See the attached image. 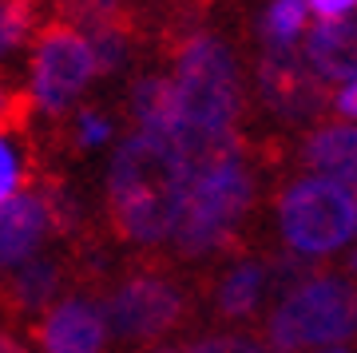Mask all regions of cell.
Instances as JSON below:
<instances>
[{"label": "cell", "mask_w": 357, "mask_h": 353, "mask_svg": "<svg viewBox=\"0 0 357 353\" xmlns=\"http://www.w3.org/2000/svg\"><path fill=\"white\" fill-rule=\"evenodd\" d=\"M195 167L159 135L135 131L112 155L107 202L115 230L131 242H163L175 234Z\"/></svg>", "instance_id": "1"}, {"label": "cell", "mask_w": 357, "mask_h": 353, "mask_svg": "<svg viewBox=\"0 0 357 353\" xmlns=\"http://www.w3.org/2000/svg\"><path fill=\"white\" fill-rule=\"evenodd\" d=\"M171 88L178 103V131L171 139L191 167L234 155V115H238V72L230 52L215 36H191L175 56Z\"/></svg>", "instance_id": "2"}, {"label": "cell", "mask_w": 357, "mask_h": 353, "mask_svg": "<svg viewBox=\"0 0 357 353\" xmlns=\"http://www.w3.org/2000/svg\"><path fill=\"white\" fill-rule=\"evenodd\" d=\"M250 202H255V179L238 155H222L215 163L195 167L171 242L183 254H211L234 234Z\"/></svg>", "instance_id": "3"}, {"label": "cell", "mask_w": 357, "mask_h": 353, "mask_svg": "<svg viewBox=\"0 0 357 353\" xmlns=\"http://www.w3.org/2000/svg\"><path fill=\"white\" fill-rule=\"evenodd\" d=\"M282 239L294 254H333L357 234V195L337 179H298L278 202Z\"/></svg>", "instance_id": "4"}, {"label": "cell", "mask_w": 357, "mask_h": 353, "mask_svg": "<svg viewBox=\"0 0 357 353\" xmlns=\"http://www.w3.org/2000/svg\"><path fill=\"white\" fill-rule=\"evenodd\" d=\"M357 326V294L342 278H306L270 314V345L282 353L337 345Z\"/></svg>", "instance_id": "5"}, {"label": "cell", "mask_w": 357, "mask_h": 353, "mask_svg": "<svg viewBox=\"0 0 357 353\" xmlns=\"http://www.w3.org/2000/svg\"><path fill=\"white\" fill-rule=\"evenodd\" d=\"M96 72L100 68H96V52H91L88 36L72 24H48L36 36V48H32L28 96L40 112L56 115L88 88Z\"/></svg>", "instance_id": "6"}, {"label": "cell", "mask_w": 357, "mask_h": 353, "mask_svg": "<svg viewBox=\"0 0 357 353\" xmlns=\"http://www.w3.org/2000/svg\"><path fill=\"white\" fill-rule=\"evenodd\" d=\"M321 72L310 63L306 48L286 44L266 48L258 63V91L282 119H314L326 107V84Z\"/></svg>", "instance_id": "7"}, {"label": "cell", "mask_w": 357, "mask_h": 353, "mask_svg": "<svg viewBox=\"0 0 357 353\" xmlns=\"http://www.w3.org/2000/svg\"><path fill=\"white\" fill-rule=\"evenodd\" d=\"M178 317H183V294L167 278H155V274L128 278L107 298V322H112V329L119 338L128 341L163 338Z\"/></svg>", "instance_id": "8"}, {"label": "cell", "mask_w": 357, "mask_h": 353, "mask_svg": "<svg viewBox=\"0 0 357 353\" xmlns=\"http://www.w3.org/2000/svg\"><path fill=\"white\" fill-rule=\"evenodd\" d=\"M107 329V306L91 298H64L36 322V345L40 353H103Z\"/></svg>", "instance_id": "9"}, {"label": "cell", "mask_w": 357, "mask_h": 353, "mask_svg": "<svg viewBox=\"0 0 357 353\" xmlns=\"http://www.w3.org/2000/svg\"><path fill=\"white\" fill-rule=\"evenodd\" d=\"M48 230H56L52 223V206L44 190H20L8 202H0V270L8 274L16 266H24L36 258L40 242L48 239Z\"/></svg>", "instance_id": "10"}, {"label": "cell", "mask_w": 357, "mask_h": 353, "mask_svg": "<svg viewBox=\"0 0 357 353\" xmlns=\"http://www.w3.org/2000/svg\"><path fill=\"white\" fill-rule=\"evenodd\" d=\"M306 56L326 80H354L357 76V13L342 20H318L306 36Z\"/></svg>", "instance_id": "11"}, {"label": "cell", "mask_w": 357, "mask_h": 353, "mask_svg": "<svg viewBox=\"0 0 357 353\" xmlns=\"http://www.w3.org/2000/svg\"><path fill=\"white\" fill-rule=\"evenodd\" d=\"M302 159L314 175L337 179L345 187H357V127L354 123H333L318 127L302 147Z\"/></svg>", "instance_id": "12"}, {"label": "cell", "mask_w": 357, "mask_h": 353, "mask_svg": "<svg viewBox=\"0 0 357 353\" xmlns=\"http://www.w3.org/2000/svg\"><path fill=\"white\" fill-rule=\"evenodd\" d=\"M131 115H135L139 131L159 135V139L171 143L175 131H178V103H175V88H171V80H163V76L139 80V84L131 88Z\"/></svg>", "instance_id": "13"}, {"label": "cell", "mask_w": 357, "mask_h": 353, "mask_svg": "<svg viewBox=\"0 0 357 353\" xmlns=\"http://www.w3.org/2000/svg\"><path fill=\"white\" fill-rule=\"evenodd\" d=\"M60 290V266L52 258H32V262L8 270V302L16 310H40Z\"/></svg>", "instance_id": "14"}, {"label": "cell", "mask_w": 357, "mask_h": 353, "mask_svg": "<svg viewBox=\"0 0 357 353\" xmlns=\"http://www.w3.org/2000/svg\"><path fill=\"white\" fill-rule=\"evenodd\" d=\"M266 266H258V262H243V266H234L227 278H222V286H218V310L227 317H243L250 314L258 302H262V294H266Z\"/></svg>", "instance_id": "15"}, {"label": "cell", "mask_w": 357, "mask_h": 353, "mask_svg": "<svg viewBox=\"0 0 357 353\" xmlns=\"http://www.w3.org/2000/svg\"><path fill=\"white\" fill-rule=\"evenodd\" d=\"M310 0H270L266 16H262V36L270 48H286L298 44V36L306 32Z\"/></svg>", "instance_id": "16"}, {"label": "cell", "mask_w": 357, "mask_h": 353, "mask_svg": "<svg viewBox=\"0 0 357 353\" xmlns=\"http://www.w3.org/2000/svg\"><path fill=\"white\" fill-rule=\"evenodd\" d=\"M91 44V52H96V68H100V76H107V72H119L123 63H128V32H123V24H103V28H91V32H84Z\"/></svg>", "instance_id": "17"}, {"label": "cell", "mask_w": 357, "mask_h": 353, "mask_svg": "<svg viewBox=\"0 0 357 353\" xmlns=\"http://www.w3.org/2000/svg\"><path fill=\"white\" fill-rule=\"evenodd\" d=\"M119 8L123 0H60V13L68 16L72 28H103V24H119Z\"/></svg>", "instance_id": "18"}, {"label": "cell", "mask_w": 357, "mask_h": 353, "mask_svg": "<svg viewBox=\"0 0 357 353\" xmlns=\"http://www.w3.org/2000/svg\"><path fill=\"white\" fill-rule=\"evenodd\" d=\"M28 28H32V0H0V60L24 44Z\"/></svg>", "instance_id": "19"}, {"label": "cell", "mask_w": 357, "mask_h": 353, "mask_svg": "<svg viewBox=\"0 0 357 353\" xmlns=\"http://www.w3.org/2000/svg\"><path fill=\"white\" fill-rule=\"evenodd\" d=\"M20 179H24V163L20 151L13 147V139L0 127V202H8L13 195H20Z\"/></svg>", "instance_id": "20"}, {"label": "cell", "mask_w": 357, "mask_h": 353, "mask_svg": "<svg viewBox=\"0 0 357 353\" xmlns=\"http://www.w3.org/2000/svg\"><path fill=\"white\" fill-rule=\"evenodd\" d=\"M183 353H270L262 341L255 338H238V333H222V338H203V341H195V345H187Z\"/></svg>", "instance_id": "21"}, {"label": "cell", "mask_w": 357, "mask_h": 353, "mask_svg": "<svg viewBox=\"0 0 357 353\" xmlns=\"http://www.w3.org/2000/svg\"><path fill=\"white\" fill-rule=\"evenodd\" d=\"M107 139H112L107 115H100V112H79L76 115V143L79 147H103Z\"/></svg>", "instance_id": "22"}, {"label": "cell", "mask_w": 357, "mask_h": 353, "mask_svg": "<svg viewBox=\"0 0 357 353\" xmlns=\"http://www.w3.org/2000/svg\"><path fill=\"white\" fill-rule=\"evenodd\" d=\"M310 13L321 20H342V16L357 13V0H310Z\"/></svg>", "instance_id": "23"}, {"label": "cell", "mask_w": 357, "mask_h": 353, "mask_svg": "<svg viewBox=\"0 0 357 353\" xmlns=\"http://www.w3.org/2000/svg\"><path fill=\"white\" fill-rule=\"evenodd\" d=\"M333 107H337V112H342L345 119H357V76L342 84V91L333 96Z\"/></svg>", "instance_id": "24"}, {"label": "cell", "mask_w": 357, "mask_h": 353, "mask_svg": "<svg viewBox=\"0 0 357 353\" xmlns=\"http://www.w3.org/2000/svg\"><path fill=\"white\" fill-rule=\"evenodd\" d=\"M0 353H24V345H20V341H13L8 333H0Z\"/></svg>", "instance_id": "25"}, {"label": "cell", "mask_w": 357, "mask_h": 353, "mask_svg": "<svg viewBox=\"0 0 357 353\" xmlns=\"http://www.w3.org/2000/svg\"><path fill=\"white\" fill-rule=\"evenodd\" d=\"M349 270H354V274H357V250L349 254Z\"/></svg>", "instance_id": "26"}, {"label": "cell", "mask_w": 357, "mask_h": 353, "mask_svg": "<svg viewBox=\"0 0 357 353\" xmlns=\"http://www.w3.org/2000/svg\"><path fill=\"white\" fill-rule=\"evenodd\" d=\"M326 353H342V350H326Z\"/></svg>", "instance_id": "27"}]
</instances>
